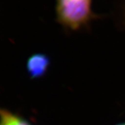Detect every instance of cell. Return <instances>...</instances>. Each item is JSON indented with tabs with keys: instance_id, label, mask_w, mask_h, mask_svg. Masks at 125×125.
<instances>
[{
	"instance_id": "6da1fadb",
	"label": "cell",
	"mask_w": 125,
	"mask_h": 125,
	"mask_svg": "<svg viewBox=\"0 0 125 125\" xmlns=\"http://www.w3.org/2000/svg\"><path fill=\"white\" fill-rule=\"evenodd\" d=\"M56 20L66 32L89 29L99 18L93 10V0H55Z\"/></svg>"
},
{
	"instance_id": "7a4b0ae2",
	"label": "cell",
	"mask_w": 125,
	"mask_h": 125,
	"mask_svg": "<svg viewBox=\"0 0 125 125\" xmlns=\"http://www.w3.org/2000/svg\"><path fill=\"white\" fill-rule=\"evenodd\" d=\"M50 65L51 59L47 54L37 53L28 59L27 72L32 79H38L47 74Z\"/></svg>"
},
{
	"instance_id": "3957f363",
	"label": "cell",
	"mask_w": 125,
	"mask_h": 125,
	"mask_svg": "<svg viewBox=\"0 0 125 125\" xmlns=\"http://www.w3.org/2000/svg\"><path fill=\"white\" fill-rule=\"evenodd\" d=\"M0 125H32L20 116L0 109Z\"/></svg>"
},
{
	"instance_id": "277c9868",
	"label": "cell",
	"mask_w": 125,
	"mask_h": 125,
	"mask_svg": "<svg viewBox=\"0 0 125 125\" xmlns=\"http://www.w3.org/2000/svg\"><path fill=\"white\" fill-rule=\"evenodd\" d=\"M118 17L121 26L125 28V0H121L118 7Z\"/></svg>"
},
{
	"instance_id": "5b68a950",
	"label": "cell",
	"mask_w": 125,
	"mask_h": 125,
	"mask_svg": "<svg viewBox=\"0 0 125 125\" xmlns=\"http://www.w3.org/2000/svg\"><path fill=\"white\" fill-rule=\"evenodd\" d=\"M125 125V122H123V123H120V124H118V125Z\"/></svg>"
}]
</instances>
